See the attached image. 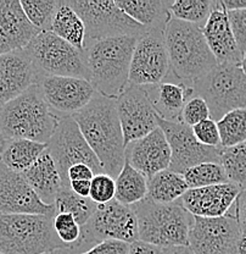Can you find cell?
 <instances>
[{
  "label": "cell",
  "instance_id": "cell-1",
  "mask_svg": "<svg viewBox=\"0 0 246 254\" xmlns=\"http://www.w3.org/2000/svg\"><path fill=\"white\" fill-rule=\"evenodd\" d=\"M71 118L100 160L104 173L116 179L126 163V143L116 99L95 93L89 104Z\"/></svg>",
  "mask_w": 246,
  "mask_h": 254
},
{
  "label": "cell",
  "instance_id": "cell-2",
  "mask_svg": "<svg viewBox=\"0 0 246 254\" xmlns=\"http://www.w3.org/2000/svg\"><path fill=\"white\" fill-rule=\"evenodd\" d=\"M138 37L122 36L84 44L91 83L95 92L117 99L129 83L132 55Z\"/></svg>",
  "mask_w": 246,
  "mask_h": 254
},
{
  "label": "cell",
  "instance_id": "cell-3",
  "mask_svg": "<svg viewBox=\"0 0 246 254\" xmlns=\"http://www.w3.org/2000/svg\"><path fill=\"white\" fill-rule=\"evenodd\" d=\"M165 42L172 75L184 86L193 88L218 65L199 26L171 17L165 28Z\"/></svg>",
  "mask_w": 246,
  "mask_h": 254
},
{
  "label": "cell",
  "instance_id": "cell-4",
  "mask_svg": "<svg viewBox=\"0 0 246 254\" xmlns=\"http://www.w3.org/2000/svg\"><path fill=\"white\" fill-rule=\"evenodd\" d=\"M59 120L48 107L38 84L0 108V131L5 141L23 138L48 144Z\"/></svg>",
  "mask_w": 246,
  "mask_h": 254
},
{
  "label": "cell",
  "instance_id": "cell-5",
  "mask_svg": "<svg viewBox=\"0 0 246 254\" xmlns=\"http://www.w3.org/2000/svg\"><path fill=\"white\" fill-rule=\"evenodd\" d=\"M132 208L138 221L139 241L160 248L189 246L188 238L194 216L182 205L181 199L161 204L147 197Z\"/></svg>",
  "mask_w": 246,
  "mask_h": 254
},
{
  "label": "cell",
  "instance_id": "cell-6",
  "mask_svg": "<svg viewBox=\"0 0 246 254\" xmlns=\"http://www.w3.org/2000/svg\"><path fill=\"white\" fill-rule=\"evenodd\" d=\"M0 250L4 254H43L67 250L52 218L36 214H0Z\"/></svg>",
  "mask_w": 246,
  "mask_h": 254
},
{
  "label": "cell",
  "instance_id": "cell-7",
  "mask_svg": "<svg viewBox=\"0 0 246 254\" xmlns=\"http://www.w3.org/2000/svg\"><path fill=\"white\" fill-rule=\"evenodd\" d=\"M39 81L49 76H63L91 82L84 52L76 49L50 31L39 32L25 48Z\"/></svg>",
  "mask_w": 246,
  "mask_h": 254
},
{
  "label": "cell",
  "instance_id": "cell-8",
  "mask_svg": "<svg viewBox=\"0 0 246 254\" xmlns=\"http://www.w3.org/2000/svg\"><path fill=\"white\" fill-rule=\"evenodd\" d=\"M106 240L133 243L139 241L138 221L133 208L121 204L116 199L106 204H98L94 214L81 227V237L67 252L82 254Z\"/></svg>",
  "mask_w": 246,
  "mask_h": 254
},
{
  "label": "cell",
  "instance_id": "cell-9",
  "mask_svg": "<svg viewBox=\"0 0 246 254\" xmlns=\"http://www.w3.org/2000/svg\"><path fill=\"white\" fill-rule=\"evenodd\" d=\"M193 91L205 100L216 123L229 111L246 109V76L238 65L218 64L193 84Z\"/></svg>",
  "mask_w": 246,
  "mask_h": 254
},
{
  "label": "cell",
  "instance_id": "cell-10",
  "mask_svg": "<svg viewBox=\"0 0 246 254\" xmlns=\"http://www.w3.org/2000/svg\"><path fill=\"white\" fill-rule=\"evenodd\" d=\"M86 26V43L113 37H140L148 28L127 16L115 1L66 0ZM84 43V44H86Z\"/></svg>",
  "mask_w": 246,
  "mask_h": 254
},
{
  "label": "cell",
  "instance_id": "cell-11",
  "mask_svg": "<svg viewBox=\"0 0 246 254\" xmlns=\"http://www.w3.org/2000/svg\"><path fill=\"white\" fill-rule=\"evenodd\" d=\"M47 149L56 164L65 189H70V181L67 179L68 169L76 164L91 166L95 175L104 173L101 163L71 116L60 119L54 134L48 142Z\"/></svg>",
  "mask_w": 246,
  "mask_h": 254
},
{
  "label": "cell",
  "instance_id": "cell-12",
  "mask_svg": "<svg viewBox=\"0 0 246 254\" xmlns=\"http://www.w3.org/2000/svg\"><path fill=\"white\" fill-rule=\"evenodd\" d=\"M171 72L165 30H148L138 37L129 68V84L154 86Z\"/></svg>",
  "mask_w": 246,
  "mask_h": 254
},
{
  "label": "cell",
  "instance_id": "cell-13",
  "mask_svg": "<svg viewBox=\"0 0 246 254\" xmlns=\"http://www.w3.org/2000/svg\"><path fill=\"white\" fill-rule=\"evenodd\" d=\"M157 125L171 148L169 170L183 175L193 166L203 163L221 164V148L203 145L195 138L192 127L182 121L163 120L157 115Z\"/></svg>",
  "mask_w": 246,
  "mask_h": 254
},
{
  "label": "cell",
  "instance_id": "cell-14",
  "mask_svg": "<svg viewBox=\"0 0 246 254\" xmlns=\"http://www.w3.org/2000/svg\"><path fill=\"white\" fill-rule=\"evenodd\" d=\"M242 235L232 206L221 218L194 216L188 245L195 254H237Z\"/></svg>",
  "mask_w": 246,
  "mask_h": 254
},
{
  "label": "cell",
  "instance_id": "cell-15",
  "mask_svg": "<svg viewBox=\"0 0 246 254\" xmlns=\"http://www.w3.org/2000/svg\"><path fill=\"white\" fill-rule=\"evenodd\" d=\"M124 143L143 138L157 128V114L144 87L129 84L116 99Z\"/></svg>",
  "mask_w": 246,
  "mask_h": 254
},
{
  "label": "cell",
  "instance_id": "cell-16",
  "mask_svg": "<svg viewBox=\"0 0 246 254\" xmlns=\"http://www.w3.org/2000/svg\"><path fill=\"white\" fill-rule=\"evenodd\" d=\"M50 110L59 119L75 115L89 104L97 93L87 79L49 76L37 83Z\"/></svg>",
  "mask_w": 246,
  "mask_h": 254
},
{
  "label": "cell",
  "instance_id": "cell-17",
  "mask_svg": "<svg viewBox=\"0 0 246 254\" xmlns=\"http://www.w3.org/2000/svg\"><path fill=\"white\" fill-rule=\"evenodd\" d=\"M0 214H36L54 218L56 208L39 199L22 174L0 163Z\"/></svg>",
  "mask_w": 246,
  "mask_h": 254
},
{
  "label": "cell",
  "instance_id": "cell-18",
  "mask_svg": "<svg viewBox=\"0 0 246 254\" xmlns=\"http://www.w3.org/2000/svg\"><path fill=\"white\" fill-rule=\"evenodd\" d=\"M126 161L147 179L167 170L171 164V148L160 127L143 138L126 145Z\"/></svg>",
  "mask_w": 246,
  "mask_h": 254
},
{
  "label": "cell",
  "instance_id": "cell-19",
  "mask_svg": "<svg viewBox=\"0 0 246 254\" xmlns=\"http://www.w3.org/2000/svg\"><path fill=\"white\" fill-rule=\"evenodd\" d=\"M242 190L232 182L190 189L181 198V203L193 216L221 218L228 214Z\"/></svg>",
  "mask_w": 246,
  "mask_h": 254
},
{
  "label": "cell",
  "instance_id": "cell-20",
  "mask_svg": "<svg viewBox=\"0 0 246 254\" xmlns=\"http://www.w3.org/2000/svg\"><path fill=\"white\" fill-rule=\"evenodd\" d=\"M39 82L25 49L0 55V108Z\"/></svg>",
  "mask_w": 246,
  "mask_h": 254
},
{
  "label": "cell",
  "instance_id": "cell-21",
  "mask_svg": "<svg viewBox=\"0 0 246 254\" xmlns=\"http://www.w3.org/2000/svg\"><path fill=\"white\" fill-rule=\"evenodd\" d=\"M201 30L217 63L240 66L243 53L235 41L228 12L222 6L221 0H213L210 17Z\"/></svg>",
  "mask_w": 246,
  "mask_h": 254
},
{
  "label": "cell",
  "instance_id": "cell-22",
  "mask_svg": "<svg viewBox=\"0 0 246 254\" xmlns=\"http://www.w3.org/2000/svg\"><path fill=\"white\" fill-rule=\"evenodd\" d=\"M39 31L28 21L18 0H0V55L25 49Z\"/></svg>",
  "mask_w": 246,
  "mask_h": 254
},
{
  "label": "cell",
  "instance_id": "cell-23",
  "mask_svg": "<svg viewBox=\"0 0 246 254\" xmlns=\"http://www.w3.org/2000/svg\"><path fill=\"white\" fill-rule=\"evenodd\" d=\"M156 114L163 120L181 121L185 103L194 97L192 87L177 81L172 72L163 82L154 86H144Z\"/></svg>",
  "mask_w": 246,
  "mask_h": 254
},
{
  "label": "cell",
  "instance_id": "cell-24",
  "mask_svg": "<svg viewBox=\"0 0 246 254\" xmlns=\"http://www.w3.org/2000/svg\"><path fill=\"white\" fill-rule=\"evenodd\" d=\"M22 175L39 199L47 205H54L57 194L65 189L56 164L48 149Z\"/></svg>",
  "mask_w": 246,
  "mask_h": 254
},
{
  "label": "cell",
  "instance_id": "cell-25",
  "mask_svg": "<svg viewBox=\"0 0 246 254\" xmlns=\"http://www.w3.org/2000/svg\"><path fill=\"white\" fill-rule=\"evenodd\" d=\"M127 16L148 30H165L172 15L168 0H115Z\"/></svg>",
  "mask_w": 246,
  "mask_h": 254
},
{
  "label": "cell",
  "instance_id": "cell-26",
  "mask_svg": "<svg viewBox=\"0 0 246 254\" xmlns=\"http://www.w3.org/2000/svg\"><path fill=\"white\" fill-rule=\"evenodd\" d=\"M50 32L70 43L76 49L84 52L86 26L66 0H59V6L52 18Z\"/></svg>",
  "mask_w": 246,
  "mask_h": 254
},
{
  "label": "cell",
  "instance_id": "cell-27",
  "mask_svg": "<svg viewBox=\"0 0 246 254\" xmlns=\"http://www.w3.org/2000/svg\"><path fill=\"white\" fill-rule=\"evenodd\" d=\"M47 149V144L30 139L16 138L5 141L0 163L16 173H25Z\"/></svg>",
  "mask_w": 246,
  "mask_h": 254
},
{
  "label": "cell",
  "instance_id": "cell-28",
  "mask_svg": "<svg viewBox=\"0 0 246 254\" xmlns=\"http://www.w3.org/2000/svg\"><path fill=\"white\" fill-rule=\"evenodd\" d=\"M189 190L183 175L163 170L148 179V198L161 204H169L181 199Z\"/></svg>",
  "mask_w": 246,
  "mask_h": 254
},
{
  "label": "cell",
  "instance_id": "cell-29",
  "mask_svg": "<svg viewBox=\"0 0 246 254\" xmlns=\"http://www.w3.org/2000/svg\"><path fill=\"white\" fill-rule=\"evenodd\" d=\"M115 199L123 205L137 204L148 195V179L127 161L115 179Z\"/></svg>",
  "mask_w": 246,
  "mask_h": 254
},
{
  "label": "cell",
  "instance_id": "cell-30",
  "mask_svg": "<svg viewBox=\"0 0 246 254\" xmlns=\"http://www.w3.org/2000/svg\"><path fill=\"white\" fill-rule=\"evenodd\" d=\"M97 205L91 198L79 197L71 189H63L57 194L55 208L57 213H68L76 219L79 226H84L94 214Z\"/></svg>",
  "mask_w": 246,
  "mask_h": 254
},
{
  "label": "cell",
  "instance_id": "cell-31",
  "mask_svg": "<svg viewBox=\"0 0 246 254\" xmlns=\"http://www.w3.org/2000/svg\"><path fill=\"white\" fill-rule=\"evenodd\" d=\"M221 147L232 148L246 142V109L229 111L219 121H217Z\"/></svg>",
  "mask_w": 246,
  "mask_h": 254
},
{
  "label": "cell",
  "instance_id": "cell-32",
  "mask_svg": "<svg viewBox=\"0 0 246 254\" xmlns=\"http://www.w3.org/2000/svg\"><path fill=\"white\" fill-rule=\"evenodd\" d=\"M212 0H176L169 11L173 18L202 28L212 11Z\"/></svg>",
  "mask_w": 246,
  "mask_h": 254
},
{
  "label": "cell",
  "instance_id": "cell-33",
  "mask_svg": "<svg viewBox=\"0 0 246 254\" xmlns=\"http://www.w3.org/2000/svg\"><path fill=\"white\" fill-rule=\"evenodd\" d=\"M221 165L229 182L246 190V144L222 148Z\"/></svg>",
  "mask_w": 246,
  "mask_h": 254
},
{
  "label": "cell",
  "instance_id": "cell-34",
  "mask_svg": "<svg viewBox=\"0 0 246 254\" xmlns=\"http://www.w3.org/2000/svg\"><path fill=\"white\" fill-rule=\"evenodd\" d=\"M183 177L190 189H201V187L215 186V185L227 184V177L224 169L221 164L203 163L193 166L183 174Z\"/></svg>",
  "mask_w": 246,
  "mask_h": 254
},
{
  "label": "cell",
  "instance_id": "cell-35",
  "mask_svg": "<svg viewBox=\"0 0 246 254\" xmlns=\"http://www.w3.org/2000/svg\"><path fill=\"white\" fill-rule=\"evenodd\" d=\"M21 6L32 25L39 32H44L50 31L52 18L59 6V1L57 0H22Z\"/></svg>",
  "mask_w": 246,
  "mask_h": 254
},
{
  "label": "cell",
  "instance_id": "cell-36",
  "mask_svg": "<svg viewBox=\"0 0 246 254\" xmlns=\"http://www.w3.org/2000/svg\"><path fill=\"white\" fill-rule=\"evenodd\" d=\"M116 185L115 179L102 173L95 175L91 181V194L89 198L95 204H106L115 199Z\"/></svg>",
  "mask_w": 246,
  "mask_h": 254
},
{
  "label": "cell",
  "instance_id": "cell-37",
  "mask_svg": "<svg viewBox=\"0 0 246 254\" xmlns=\"http://www.w3.org/2000/svg\"><path fill=\"white\" fill-rule=\"evenodd\" d=\"M211 119L210 109L207 104L201 97H193L185 103L183 111H182L181 121L185 125L193 127L202 121Z\"/></svg>",
  "mask_w": 246,
  "mask_h": 254
},
{
  "label": "cell",
  "instance_id": "cell-38",
  "mask_svg": "<svg viewBox=\"0 0 246 254\" xmlns=\"http://www.w3.org/2000/svg\"><path fill=\"white\" fill-rule=\"evenodd\" d=\"M192 129L195 138L201 144L207 145V147L221 148V136H219L218 126L212 119H207V120L193 126Z\"/></svg>",
  "mask_w": 246,
  "mask_h": 254
},
{
  "label": "cell",
  "instance_id": "cell-39",
  "mask_svg": "<svg viewBox=\"0 0 246 254\" xmlns=\"http://www.w3.org/2000/svg\"><path fill=\"white\" fill-rule=\"evenodd\" d=\"M228 17L238 47L244 55L246 53V10L228 12Z\"/></svg>",
  "mask_w": 246,
  "mask_h": 254
},
{
  "label": "cell",
  "instance_id": "cell-40",
  "mask_svg": "<svg viewBox=\"0 0 246 254\" xmlns=\"http://www.w3.org/2000/svg\"><path fill=\"white\" fill-rule=\"evenodd\" d=\"M129 246V243L122 241L106 240L82 254H128Z\"/></svg>",
  "mask_w": 246,
  "mask_h": 254
},
{
  "label": "cell",
  "instance_id": "cell-41",
  "mask_svg": "<svg viewBox=\"0 0 246 254\" xmlns=\"http://www.w3.org/2000/svg\"><path fill=\"white\" fill-rule=\"evenodd\" d=\"M95 173L91 166L86 164H76L71 166L67 171L68 181H92Z\"/></svg>",
  "mask_w": 246,
  "mask_h": 254
},
{
  "label": "cell",
  "instance_id": "cell-42",
  "mask_svg": "<svg viewBox=\"0 0 246 254\" xmlns=\"http://www.w3.org/2000/svg\"><path fill=\"white\" fill-rule=\"evenodd\" d=\"M233 208H234L235 218H237L238 224L242 230V234L246 235V190H243L240 192Z\"/></svg>",
  "mask_w": 246,
  "mask_h": 254
},
{
  "label": "cell",
  "instance_id": "cell-43",
  "mask_svg": "<svg viewBox=\"0 0 246 254\" xmlns=\"http://www.w3.org/2000/svg\"><path fill=\"white\" fill-rule=\"evenodd\" d=\"M77 225L78 222L76 221V219L68 213H57L52 218V226H54L56 235L67 231V230L72 229V227L77 226Z\"/></svg>",
  "mask_w": 246,
  "mask_h": 254
},
{
  "label": "cell",
  "instance_id": "cell-44",
  "mask_svg": "<svg viewBox=\"0 0 246 254\" xmlns=\"http://www.w3.org/2000/svg\"><path fill=\"white\" fill-rule=\"evenodd\" d=\"M128 254H162V248L151 245V243L136 241L129 246Z\"/></svg>",
  "mask_w": 246,
  "mask_h": 254
},
{
  "label": "cell",
  "instance_id": "cell-45",
  "mask_svg": "<svg viewBox=\"0 0 246 254\" xmlns=\"http://www.w3.org/2000/svg\"><path fill=\"white\" fill-rule=\"evenodd\" d=\"M70 189L79 197L89 198V194H91V181H71Z\"/></svg>",
  "mask_w": 246,
  "mask_h": 254
},
{
  "label": "cell",
  "instance_id": "cell-46",
  "mask_svg": "<svg viewBox=\"0 0 246 254\" xmlns=\"http://www.w3.org/2000/svg\"><path fill=\"white\" fill-rule=\"evenodd\" d=\"M221 4L227 12L246 10V0H221Z\"/></svg>",
  "mask_w": 246,
  "mask_h": 254
},
{
  "label": "cell",
  "instance_id": "cell-47",
  "mask_svg": "<svg viewBox=\"0 0 246 254\" xmlns=\"http://www.w3.org/2000/svg\"><path fill=\"white\" fill-rule=\"evenodd\" d=\"M162 254H195L189 246H172L162 248Z\"/></svg>",
  "mask_w": 246,
  "mask_h": 254
},
{
  "label": "cell",
  "instance_id": "cell-48",
  "mask_svg": "<svg viewBox=\"0 0 246 254\" xmlns=\"http://www.w3.org/2000/svg\"><path fill=\"white\" fill-rule=\"evenodd\" d=\"M237 254H246V235H242L237 245Z\"/></svg>",
  "mask_w": 246,
  "mask_h": 254
},
{
  "label": "cell",
  "instance_id": "cell-49",
  "mask_svg": "<svg viewBox=\"0 0 246 254\" xmlns=\"http://www.w3.org/2000/svg\"><path fill=\"white\" fill-rule=\"evenodd\" d=\"M240 68H242L243 72H244V75L246 76V53L244 55H243L242 63H240Z\"/></svg>",
  "mask_w": 246,
  "mask_h": 254
},
{
  "label": "cell",
  "instance_id": "cell-50",
  "mask_svg": "<svg viewBox=\"0 0 246 254\" xmlns=\"http://www.w3.org/2000/svg\"><path fill=\"white\" fill-rule=\"evenodd\" d=\"M4 144H5V139L4 137H2L1 131H0V157H1V152H2V148H4Z\"/></svg>",
  "mask_w": 246,
  "mask_h": 254
},
{
  "label": "cell",
  "instance_id": "cell-51",
  "mask_svg": "<svg viewBox=\"0 0 246 254\" xmlns=\"http://www.w3.org/2000/svg\"><path fill=\"white\" fill-rule=\"evenodd\" d=\"M65 253V250H59V251H52V252H47L43 254H63Z\"/></svg>",
  "mask_w": 246,
  "mask_h": 254
},
{
  "label": "cell",
  "instance_id": "cell-52",
  "mask_svg": "<svg viewBox=\"0 0 246 254\" xmlns=\"http://www.w3.org/2000/svg\"><path fill=\"white\" fill-rule=\"evenodd\" d=\"M63 254H70V253L67 252V250H65V253H63Z\"/></svg>",
  "mask_w": 246,
  "mask_h": 254
},
{
  "label": "cell",
  "instance_id": "cell-53",
  "mask_svg": "<svg viewBox=\"0 0 246 254\" xmlns=\"http://www.w3.org/2000/svg\"><path fill=\"white\" fill-rule=\"evenodd\" d=\"M0 254H4V253H2V251H1V250H0Z\"/></svg>",
  "mask_w": 246,
  "mask_h": 254
},
{
  "label": "cell",
  "instance_id": "cell-54",
  "mask_svg": "<svg viewBox=\"0 0 246 254\" xmlns=\"http://www.w3.org/2000/svg\"><path fill=\"white\" fill-rule=\"evenodd\" d=\"M244 144H246V142H245V143H244Z\"/></svg>",
  "mask_w": 246,
  "mask_h": 254
}]
</instances>
